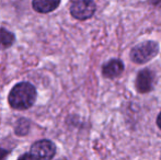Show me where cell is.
<instances>
[{
  "label": "cell",
  "instance_id": "7",
  "mask_svg": "<svg viewBox=\"0 0 161 160\" xmlns=\"http://www.w3.org/2000/svg\"><path fill=\"white\" fill-rule=\"evenodd\" d=\"M60 0H33L32 7L38 13H48L58 8Z\"/></svg>",
  "mask_w": 161,
  "mask_h": 160
},
{
  "label": "cell",
  "instance_id": "6",
  "mask_svg": "<svg viewBox=\"0 0 161 160\" xmlns=\"http://www.w3.org/2000/svg\"><path fill=\"white\" fill-rule=\"evenodd\" d=\"M125 69L123 60L119 58H112L102 65V75L108 79H115L122 76Z\"/></svg>",
  "mask_w": 161,
  "mask_h": 160
},
{
  "label": "cell",
  "instance_id": "5",
  "mask_svg": "<svg viewBox=\"0 0 161 160\" xmlns=\"http://www.w3.org/2000/svg\"><path fill=\"white\" fill-rule=\"evenodd\" d=\"M155 88V74L149 68H144L138 71L135 79V89L138 93L146 94Z\"/></svg>",
  "mask_w": 161,
  "mask_h": 160
},
{
  "label": "cell",
  "instance_id": "9",
  "mask_svg": "<svg viewBox=\"0 0 161 160\" xmlns=\"http://www.w3.org/2000/svg\"><path fill=\"white\" fill-rule=\"evenodd\" d=\"M30 123L29 121L24 120V119H21V120L18 121L17 126H15V134L19 135V136H23L26 133L29 132V127H30Z\"/></svg>",
  "mask_w": 161,
  "mask_h": 160
},
{
  "label": "cell",
  "instance_id": "11",
  "mask_svg": "<svg viewBox=\"0 0 161 160\" xmlns=\"http://www.w3.org/2000/svg\"><path fill=\"white\" fill-rule=\"evenodd\" d=\"M9 155V152L3 148H0V160H4L7 158V156Z\"/></svg>",
  "mask_w": 161,
  "mask_h": 160
},
{
  "label": "cell",
  "instance_id": "3",
  "mask_svg": "<svg viewBox=\"0 0 161 160\" xmlns=\"http://www.w3.org/2000/svg\"><path fill=\"white\" fill-rule=\"evenodd\" d=\"M96 11L97 4L94 0H75L70 6V14L80 21L91 19Z\"/></svg>",
  "mask_w": 161,
  "mask_h": 160
},
{
  "label": "cell",
  "instance_id": "1",
  "mask_svg": "<svg viewBox=\"0 0 161 160\" xmlns=\"http://www.w3.org/2000/svg\"><path fill=\"white\" fill-rule=\"evenodd\" d=\"M36 100V90L30 82H20L9 93V104L14 110L30 109Z\"/></svg>",
  "mask_w": 161,
  "mask_h": 160
},
{
  "label": "cell",
  "instance_id": "10",
  "mask_svg": "<svg viewBox=\"0 0 161 160\" xmlns=\"http://www.w3.org/2000/svg\"><path fill=\"white\" fill-rule=\"evenodd\" d=\"M18 160H36L30 152H26V154H23L18 158Z\"/></svg>",
  "mask_w": 161,
  "mask_h": 160
},
{
  "label": "cell",
  "instance_id": "2",
  "mask_svg": "<svg viewBox=\"0 0 161 160\" xmlns=\"http://www.w3.org/2000/svg\"><path fill=\"white\" fill-rule=\"evenodd\" d=\"M160 52L159 43L153 40L144 41L130 49L129 58L133 63L137 65H144L153 60Z\"/></svg>",
  "mask_w": 161,
  "mask_h": 160
},
{
  "label": "cell",
  "instance_id": "8",
  "mask_svg": "<svg viewBox=\"0 0 161 160\" xmlns=\"http://www.w3.org/2000/svg\"><path fill=\"white\" fill-rule=\"evenodd\" d=\"M13 33L9 32L6 29H0V49H6L10 47L14 42Z\"/></svg>",
  "mask_w": 161,
  "mask_h": 160
},
{
  "label": "cell",
  "instance_id": "12",
  "mask_svg": "<svg viewBox=\"0 0 161 160\" xmlns=\"http://www.w3.org/2000/svg\"><path fill=\"white\" fill-rule=\"evenodd\" d=\"M149 3L153 7H159L161 6V0H149Z\"/></svg>",
  "mask_w": 161,
  "mask_h": 160
},
{
  "label": "cell",
  "instance_id": "4",
  "mask_svg": "<svg viewBox=\"0 0 161 160\" xmlns=\"http://www.w3.org/2000/svg\"><path fill=\"white\" fill-rule=\"evenodd\" d=\"M30 154L36 160H52L56 155V146L52 141L41 139L31 146Z\"/></svg>",
  "mask_w": 161,
  "mask_h": 160
},
{
  "label": "cell",
  "instance_id": "13",
  "mask_svg": "<svg viewBox=\"0 0 161 160\" xmlns=\"http://www.w3.org/2000/svg\"><path fill=\"white\" fill-rule=\"evenodd\" d=\"M156 123H157V126L159 127V130H161V111H160V113L158 114V116H157V121H156Z\"/></svg>",
  "mask_w": 161,
  "mask_h": 160
}]
</instances>
